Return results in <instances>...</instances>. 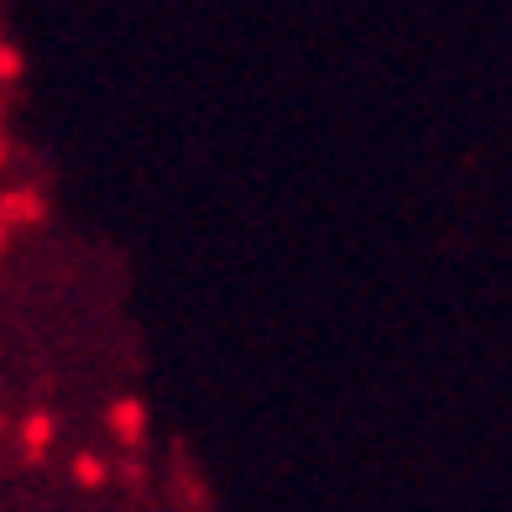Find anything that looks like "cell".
Wrapping results in <instances>:
<instances>
[{
	"label": "cell",
	"mask_w": 512,
	"mask_h": 512,
	"mask_svg": "<svg viewBox=\"0 0 512 512\" xmlns=\"http://www.w3.org/2000/svg\"><path fill=\"white\" fill-rule=\"evenodd\" d=\"M110 429H115V439L121 445H142L147 439V408L136 403V398H121V403H110Z\"/></svg>",
	"instance_id": "6da1fadb"
},
{
	"label": "cell",
	"mask_w": 512,
	"mask_h": 512,
	"mask_svg": "<svg viewBox=\"0 0 512 512\" xmlns=\"http://www.w3.org/2000/svg\"><path fill=\"white\" fill-rule=\"evenodd\" d=\"M42 194L37 189H11V194H0V225H37L42 220Z\"/></svg>",
	"instance_id": "7a4b0ae2"
},
{
	"label": "cell",
	"mask_w": 512,
	"mask_h": 512,
	"mask_svg": "<svg viewBox=\"0 0 512 512\" xmlns=\"http://www.w3.org/2000/svg\"><path fill=\"white\" fill-rule=\"evenodd\" d=\"M48 445H53V413H27V424H21V455L42 460Z\"/></svg>",
	"instance_id": "3957f363"
},
{
	"label": "cell",
	"mask_w": 512,
	"mask_h": 512,
	"mask_svg": "<svg viewBox=\"0 0 512 512\" xmlns=\"http://www.w3.org/2000/svg\"><path fill=\"white\" fill-rule=\"evenodd\" d=\"M74 481L79 486H105V460L100 455H79L74 460Z\"/></svg>",
	"instance_id": "277c9868"
},
{
	"label": "cell",
	"mask_w": 512,
	"mask_h": 512,
	"mask_svg": "<svg viewBox=\"0 0 512 512\" xmlns=\"http://www.w3.org/2000/svg\"><path fill=\"white\" fill-rule=\"evenodd\" d=\"M21 68H27V63H21V53L11 48V42H0V84H16Z\"/></svg>",
	"instance_id": "5b68a950"
},
{
	"label": "cell",
	"mask_w": 512,
	"mask_h": 512,
	"mask_svg": "<svg viewBox=\"0 0 512 512\" xmlns=\"http://www.w3.org/2000/svg\"><path fill=\"white\" fill-rule=\"evenodd\" d=\"M0 241H6V225H0Z\"/></svg>",
	"instance_id": "8992f818"
},
{
	"label": "cell",
	"mask_w": 512,
	"mask_h": 512,
	"mask_svg": "<svg viewBox=\"0 0 512 512\" xmlns=\"http://www.w3.org/2000/svg\"><path fill=\"white\" fill-rule=\"evenodd\" d=\"M0 157H6V142H0Z\"/></svg>",
	"instance_id": "52a82bcc"
}]
</instances>
